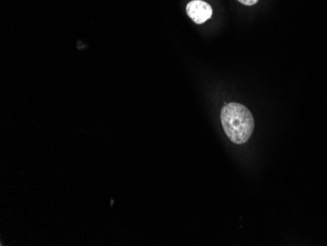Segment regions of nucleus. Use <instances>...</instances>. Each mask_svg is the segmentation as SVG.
<instances>
[{
	"mask_svg": "<svg viewBox=\"0 0 327 246\" xmlns=\"http://www.w3.org/2000/svg\"><path fill=\"white\" fill-rule=\"evenodd\" d=\"M240 3H242V4H244V5H248V6H250V5H254V4H256L259 0H238Z\"/></svg>",
	"mask_w": 327,
	"mask_h": 246,
	"instance_id": "7ed1b4c3",
	"label": "nucleus"
},
{
	"mask_svg": "<svg viewBox=\"0 0 327 246\" xmlns=\"http://www.w3.org/2000/svg\"><path fill=\"white\" fill-rule=\"evenodd\" d=\"M221 120L225 135L233 143L242 144L251 138L255 123L252 113L245 106L236 102L223 106Z\"/></svg>",
	"mask_w": 327,
	"mask_h": 246,
	"instance_id": "f257e3e1",
	"label": "nucleus"
},
{
	"mask_svg": "<svg viewBox=\"0 0 327 246\" xmlns=\"http://www.w3.org/2000/svg\"><path fill=\"white\" fill-rule=\"evenodd\" d=\"M186 12L194 23L203 24L210 19L212 7L205 1L193 0L188 3Z\"/></svg>",
	"mask_w": 327,
	"mask_h": 246,
	"instance_id": "f03ea898",
	"label": "nucleus"
}]
</instances>
